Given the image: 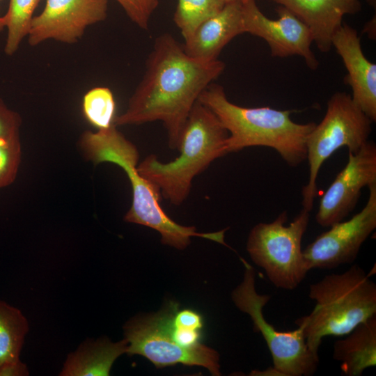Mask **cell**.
<instances>
[{"mask_svg": "<svg viewBox=\"0 0 376 376\" xmlns=\"http://www.w3.org/2000/svg\"><path fill=\"white\" fill-rule=\"evenodd\" d=\"M297 16L309 29L319 50L328 52L346 15L359 12V0H272Z\"/></svg>", "mask_w": 376, "mask_h": 376, "instance_id": "15", "label": "cell"}, {"mask_svg": "<svg viewBox=\"0 0 376 376\" xmlns=\"http://www.w3.org/2000/svg\"><path fill=\"white\" fill-rule=\"evenodd\" d=\"M198 101L212 111L227 130L226 154L264 146L275 150L292 167L306 159V141L315 123L294 122L290 118L293 111L237 105L227 98L223 86L214 83Z\"/></svg>", "mask_w": 376, "mask_h": 376, "instance_id": "3", "label": "cell"}, {"mask_svg": "<svg viewBox=\"0 0 376 376\" xmlns=\"http://www.w3.org/2000/svg\"><path fill=\"white\" fill-rule=\"evenodd\" d=\"M220 60L205 61L187 55L173 36L164 33L154 42L143 79L114 125L162 121L169 146L178 149L185 123L201 93L223 72Z\"/></svg>", "mask_w": 376, "mask_h": 376, "instance_id": "1", "label": "cell"}, {"mask_svg": "<svg viewBox=\"0 0 376 376\" xmlns=\"http://www.w3.org/2000/svg\"><path fill=\"white\" fill-rule=\"evenodd\" d=\"M278 17L270 19L261 12L256 0L242 2L244 33L263 38L274 57L301 56L311 70H316L319 62L311 47L313 42L308 27L291 11L279 6Z\"/></svg>", "mask_w": 376, "mask_h": 376, "instance_id": "11", "label": "cell"}, {"mask_svg": "<svg viewBox=\"0 0 376 376\" xmlns=\"http://www.w3.org/2000/svg\"><path fill=\"white\" fill-rule=\"evenodd\" d=\"M363 208L345 221H339L319 235L304 250L310 269H331L352 263L369 235L376 228V183L368 186Z\"/></svg>", "mask_w": 376, "mask_h": 376, "instance_id": "10", "label": "cell"}, {"mask_svg": "<svg viewBox=\"0 0 376 376\" xmlns=\"http://www.w3.org/2000/svg\"><path fill=\"white\" fill-rule=\"evenodd\" d=\"M19 134L0 139V188L12 184L21 161Z\"/></svg>", "mask_w": 376, "mask_h": 376, "instance_id": "23", "label": "cell"}, {"mask_svg": "<svg viewBox=\"0 0 376 376\" xmlns=\"http://www.w3.org/2000/svg\"><path fill=\"white\" fill-rule=\"evenodd\" d=\"M178 304L170 302L155 313L137 315L123 327L129 356L141 355L157 368L182 363L206 368L214 376L221 375L219 355L203 344L187 348L173 336V318Z\"/></svg>", "mask_w": 376, "mask_h": 376, "instance_id": "8", "label": "cell"}, {"mask_svg": "<svg viewBox=\"0 0 376 376\" xmlns=\"http://www.w3.org/2000/svg\"><path fill=\"white\" fill-rule=\"evenodd\" d=\"M312 312L296 320L309 349L317 356L322 338L347 335L376 314V285L358 265L331 274L309 286Z\"/></svg>", "mask_w": 376, "mask_h": 376, "instance_id": "5", "label": "cell"}, {"mask_svg": "<svg viewBox=\"0 0 376 376\" xmlns=\"http://www.w3.org/2000/svg\"><path fill=\"white\" fill-rule=\"evenodd\" d=\"M173 324L179 328L201 331L203 320L200 313L194 310L178 308L173 315Z\"/></svg>", "mask_w": 376, "mask_h": 376, "instance_id": "26", "label": "cell"}, {"mask_svg": "<svg viewBox=\"0 0 376 376\" xmlns=\"http://www.w3.org/2000/svg\"><path fill=\"white\" fill-rule=\"evenodd\" d=\"M127 342L102 337L87 339L68 354L60 376H107L116 359L126 353Z\"/></svg>", "mask_w": 376, "mask_h": 376, "instance_id": "17", "label": "cell"}, {"mask_svg": "<svg viewBox=\"0 0 376 376\" xmlns=\"http://www.w3.org/2000/svg\"><path fill=\"white\" fill-rule=\"evenodd\" d=\"M226 3V0H178L173 21L184 40L220 12Z\"/></svg>", "mask_w": 376, "mask_h": 376, "instance_id": "21", "label": "cell"}, {"mask_svg": "<svg viewBox=\"0 0 376 376\" xmlns=\"http://www.w3.org/2000/svg\"><path fill=\"white\" fill-rule=\"evenodd\" d=\"M114 124L97 132L86 131L80 147L88 160L95 165L110 162L124 170L132 189V203L124 219L157 230L162 244L182 250L191 237H201L223 245L227 228L214 233H198L194 226H185L171 219L162 209L161 192L156 185L137 169L139 153L136 146L119 132Z\"/></svg>", "mask_w": 376, "mask_h": 376, "instance_id": "2", "label": "cell"}, {"mask_svg": "<svg viewBox=\"0 0 376 376\" xmlns=\"http://www.w3.org/2000/svg\"><path fill=\"white\" fill-rule=\"evenodd\" d=\"M82 109L88 122L97 130H105L114 124L116 102L107 87L97 86L87 91L83 97Z\"/></svg>", "mask_w": 376, "mask_h": 376, "instance_id": "22", "label": "cell"}, {"mask_svg": "<svg viewBox=\"0 0 376 376\" xmlns=\"http://www.w3.org/2000/svg\"><path fill=\"white\" fill-rule=\"evenodd\" d=\"M376 183V145L368 141L355 153L348 152L345 166L323 194L315 220L322 227L343 221L354 209L364 187Z\"/></svg>", "mask_w": 376, "mask_h": 376, "instance_id": "12", "label": "cell"}, {"mask_svg": "<svg viewBox=\"0 0 376 376\" xmlns=\"http://www.w3.org/2000/svg\"><path fill=\"white\" fill-rule=\"evenodd\" d=\"M108 0H46L43 10L33 17L28 42L36 46L47 40L72 44L86 29L104 21Z\"/></svg>", "mask_w": 376, "mask_h": 376, "instance_id": "13", "label": "cell"}, {"mask_svg": "<svg viewBox=\"0 0 376 376\" xmlns=\"http://www.w3.org/2000/svg\"><path fill=\"white\" fill-rule=\"evenodd\" d=\"M331 45L347 69L344 81L352 88V99L375 122L376 65L365 56L357 30L343 23L333 36Z\"/></svg>", "mask_w": 376, "mask_h": 376, "instance_id": "14", "label": "cell"}, {"mask_svg": "<svg viewBox=\"0 0 376 376\" xmlns=\"http://www.w3.org/2000/svg\"><path fill=\"white\" fill-rule=\"evenodd\" d=\"M41 0H10L3 16L7 37L4 47L6 55H13L22 40L28 36L33 13Z\"/></svg>", "mask_w": 376, "mask_h": 376, "instance_id": "20", "label": "cell"}, {"mask_svg": "<svg viewBox=\"0 0 376 376\" xmlns=\"http://www.w3.org/2000/svg\"><path fill=\"white\" fill-rule=\"evenodd\" d=\"M244 266L243 281L232 292L235 306L248 314L254 331L260 332L271 353L273 367L281 376H311L317 370L319 356L308 347L301 326L292 331H279L263 315V308L271 299L256 289L255 270L240 258Z\"/></svg>", "mask_w": 376, "mask_h": 376, "instance_id": "9", "label": "cell"}, {"mask_svg": "<svg viewBox=\"0 0 376 376\" xmlns=\"http://www.w3.org/2000/svg\"><path fill=\"white\" fill-rule=\"evenodd\" d=\"M21 118L0 98V139L19 134Z\"/></svg>", "mask_w": 376, "mask_h": 376, "instance_id": "25", "label": "cell"}, {"mask_svg": "<svg viewBox=\"0 0 376 376\" xmlns=\"http://www.w3.org/2000/svg\"><path fill=\"white\" fill-rule=\"evenodd\" d=\"M333 358L346 376H359L376 365V314L334 343Z\"/></svg>", "mask_w": 376, "mask_h": 376, "instance_id": "18", "label": "cell"}, {"mask_svg": "<svg viewBox=\"0 0 376 376\" xmlns=\"http://www.w3.org/2000/svg\"><path fill=\"white\" fill-rule=\"evenodd\" d=\"M244 33L242 2L229 1L220 12L201 24L182 47L192 58L214 61L232 39Z\"/></svg>", "mask_w": 376, "mask_h": 376, "instance_id": "16", "label": "cell"}, {"mask_svg": "<svg viewBox=\"0 0 376 376\" xmlns=\"http://www.w3.org/2000/svg\"><path fill=\"white\" fill-rule=\"evenodd\" d=\"M227 2H229V1H241V2H244L247 0H226Z\"/></svg>", "mask_w": 376, "mask_h": 376, "instance_id": "30", "label": "cell"}, {"mask_svg": "<svg viewBox=\"0 0 376 376\" xmlns=\"http://www.w3.org/2000/svg\"><path fill=\"white\" fill-rule=\"evenodd\" d=\"M128 17L139 27L146 30L159 0H116Z\"/></svg>", "mask_w": 376, "mask_h": 376, "instance_id": "24", "label": "cell"}, {"mask_svg": "<svg viewBox=\"0 0 376 376\" xmlns=\"http://www.w3.org/2000/svg\"><path fill=\"white\" fill-rule=\"evenodd\" d=\"M309 212L302 208L286 226L288 214L283 211L274 221L255 225L249 234L247 252L277 288L295 289L309 271L301 249Z\"/></svg>", "mask_w": 376, "mask_h": 376, "instance_id": "7", "label": "cell"}, {"mask_svg": "<svg viewBox=\"0 0 376 376\" xmlns=\"http://www.w3.org/2000/svg\"><path fill=\"white\" fill-rule=\"evenodd\" d=\"M2 0H0V2ZM4 28H5V25L3 20V16H1V14H0V33L4 29Z\"/></svg>", "mask_w": 376, "mask_h": 376, "instance_id": "29", "label": "cell"}, {"mask_svg": "<svg viewBox=\"0 0 376 376\" xmlns=\"http://www.w3.org/2000/svg\"><path fill=\"white\" fill-rule=\"evenodd\" d=\"M29 323L17 308L0 300V366L20 359Z\"/></svg>", "mask_w": 376, "mask_h": 376, "instance_id": "19", "label": "cell"}, {"mask_svg": "<svg viewBox=\"0 0 376 376\" xmlns=\"http://www.w3.org/2000/svg\"><path fill=\"white\" fill-rule=\"evenodd\" d=\"M373 123L349 94L336 92L329 98L324 116L315 124L306 141L309 178L301 190L304 209L311 212L313 208L323 163L342 147L357 152L368 141Z\"/></svg>", "mask_w": 376, "mask_h": 376, "instance_id": "6", "label": "cell"}, {"mask_svg": "<svg viewBox=\"0 0 376 376\" xmlns=\"http://www.w3.org/2000/svg\"><path fill=\"white\" fill-rule=\"evenodd\" d=\"M251 375H279L281 376L280 373L274 368L270 367L267 370L263 371L253 370L250 374Z\"/></svg>", "mask_w": 376, "mask_h": 376, "instance_id": "28", "label": "cell"}, {"mask_svg": "<svg viewBox=\"0 0 376 376\" xmlns=\"http://www.w3.org/2000/svg\"><path fill=\"white\" fill-rule=\"evenodd\" d=\"M29 375L26 365L20 359L8 361L0 366V376H27Z\"/></svg>", "mask_w": 376, "mask_h": 376, "instance_id": "27", "label": "cell"}, {"mask_svg": "<svg viewBox=\"0 0 376 376\" xmlns=\"http://www.w3.org/2000/svg\"><path fill=\"white\" fill-rule=\"evenodd\" d=\"M228 133L208 107L197 101L180 132V155L169 162L148 155L138 164L139 173L159 189L162 196L174 205L187 198L194 178L216 159L226 155Z\"/></svg>", "mask_w": 376, "mask_h": 376, "instance_id": "4", "label": "cell"}]
</instances>
